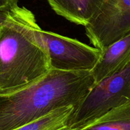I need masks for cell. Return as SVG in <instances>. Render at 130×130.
<instances>
[{"label":"cell","mask_w":130,"mask_h":130,"mask_svg":"<svg viewBox=\"0 0 130 130\" xmlns=\"http://www.w3.org/2000/svg\"><path fill=\"white\" fill-rule=\"evenodd\" d=\"M130 61V34L102 51L100 58L91 71L95 84L119 71Z\"/></svg>","instance_id":"6"},{"label":"cell","mask_w":130,"mask_h":130,"mask_svg":"<svg viewBox=\"0 0 130 130\" xmlns=\"http://www.w3.org/2000/svg\"><path fill=\"white\" fill-rule=\"evenodd\" d=\"M0 94L22 88L51 70L34 13L16 5L1 15Z\"/></svg>","instance_id":"1"},{"label":"cell","mask_w":130,"mask_h":130,"mask_svg":"<svg viewBox=\"0 0 130 130\" xmlns=\"http://www.w3.org/2000/svg\"><path fill=\"white\" fill-rule=\"evenodd\" d=\"M74 109V106L59 108L37 120L12 130H72L67 124Z\"/></svg>","instance_id":"9"},{"label":"cell","mask_w":130,"mask_h":130,"mask_svg":"<svg viewBox=\"0 0 130 130\" xmlns=\"http://www.w3.org/2000/svg\"><path fill=\"white\" fill-rule=\"evenodd\" d=\"M85 29L90 43L101 51L130 34V0H104Z\"/></svg>","instance_id":"5"},{"label":"cell","mask_w":130,"mask_h":130,"mask_svg":"<svg viewBox=\"0 0 130 130\" xmlns=\"http://www.w3.org/2000/svg\"><path fill=\"white\" fill-rule=\"evenodd\" d=\"M1 15H0V19H1ZM0 27H1V22H0Z\"/></svg>","instance_id":"11"},{"label":"cell","mask_w":130,"mask_h":130,"mask_svg":"<svg viewBox=\"0 0 130 130\" xmlns=\"http://www.w3.org/2000/svg\"><path fill=\"white\" fill-rule=\"evenodd\" d=\"M19 0H0V12L6 11L17 5Z\"/></svg>","instance_id":"10"},{"label":"cell","mask_w":130,"mask_h":130,"mask_svg":"<svg viewBox=\"0 0 130 130\" xmlns=\"http://www.w3.org/2000/svg\"><path fill=\"white\" fill-rule=\"evenodd\" d=\"M60 16L77 25L86 26L101 8L104 0H46Z\"/></svg>","instance_id":"7"},{"label":"cell","mask_w":130,"mask_h":130,"mask_svg":"<svg viewBox=\"0 0 130 130\" xmlns=\"http://www.w3.org/2000/svg\"><path fill=\"white\" fill-rule=\"evenodd\" d=\"M39 34L48 53L51 69L64 71H92L102 51L77 39L40 28Z\"/></svg>","instance_id":"4"},{"label":"cell","mask_w":130,"mask_h":130,"mask_svg":"<svg viewBox=\"0 0 130 130\" xmlns=\"http://www.w3.org/2000/svg\"><path fill=\"white\" fill-rule=\"evenodd\" d=\"M79 130H130V102L112 109Z\"/></svg>","instance_id":"8"},{"label":"cell","mask_w":130,"mask_h":130,"mask_svg":"<svg viewBox=\"0 0 130 130\" xmlns=\"http://www.w3.org/2000/svg\"><path fill=\"white\" fill-rule=\"evenodd\" d=\"M129 102L130 61L119 71L93 86L74 107L67 125L72 130H79L112 109Z\"/></svg>","instance_id":"3"},{"label":"cell","mask_w":130,"mask_h":130,"mask_svg":"<svg viewBox=\"0 0 130 130\" xmlns=\"http://www.w3.org/2000/svg\"><path fill=\"white\" fill-rule=\"evenodd\" d=\"M91 71L51 69L22 88L0 94V130H12L66 106L76 107L95 85Z\"/></svg>","instance_id":"2"}]
</instances>
